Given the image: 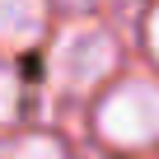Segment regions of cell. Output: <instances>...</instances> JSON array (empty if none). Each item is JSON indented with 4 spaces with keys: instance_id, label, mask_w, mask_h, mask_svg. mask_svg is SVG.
<instances>
[{
    "instance_id": "obj_1",
    "label": "cell",
    "mask_w": 159,
    "mask_h": 159,
    "mask_svg": "<svg viewBox=\"0 0 159 159\" xmlns=\"http://www.w3.org/2000/svg\"><path fill=\"white\" fill-rule=\"evenodd\" d=\"M112 61H117V42L108 38V28L70 24L52 47V84L66 94H84L112 70Z\"/></svg>"
},
{
    "instance_id": "obj_2",
    "label": "cell",
    "mask_w": 159,
    "mask_h": 159,
    "mask_svg": "<svg viewBox=\"0 0 159 159\" xmlns=\"http://www.w3.org/2000/svg\"><path fill=\"white\" fill-rule=\"evenodd\" d=\"M98 131L117 145H150L159 140V84L131 80L112 89L98 108Z\"/></svg>"
},
{
    "instance_id": "obj_3",
    "label": "cell",
    "mask_w": 159,
    "mask_h": 159,
    "mask_svg": "<svg viewBox=\"0 0 159 159\" xmlns=\"http://www.w3.org/2000/svg\"><path fill=\"white\" fill-rule=\"evenodd\" d=\"M47 28V0H0V47H33Z\"/></svg>"
},
{
    "instance_id": "obj_4",
    "label": "cell",
    "mask_w": 159,
    "mask_h": 159,
    "mask_svg": "<svg viewBox=\"0 0 159 159\" xmlns=\"http://www.w3.org/2000/svg\"><path fill=\"white\" fill-rule=\"evenodd\" d=\"M0 159H66V150H61L52 136H28V140H19L14 150H5Z\"/></svg>"
},
{
    "instance_id": "obj_5",
    "label": "cell",
    "mask_w": 159,
    "mask_h": 159,
    "mask_svg": "<svg viewBox=\"0 0 159 159\" xmlns=\"http://www.w3.org/2000/svg\"><path fill=\"white\" fill-rule=\"evenodd\" d=\"M19 117V80L0 66V122H14Z\"/></svg>"
},
{
    "instance_id": "obj_6",
    "label": "cell",
    "mask_w": 159,
    "mask_h": 159,
    "mask_svg": "<svg viewBox=\"0 0 159 159\" xmlns=\"http://www.w3.org/2000/svg\"><path fill=\"white\" fill-rule=\"evenodd\" d=\"M150 47H154V56H159V10H154V19H150Z\"/></svg>"
}]
</instances>
